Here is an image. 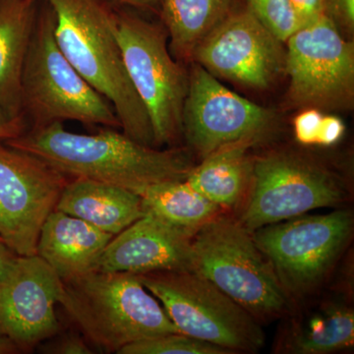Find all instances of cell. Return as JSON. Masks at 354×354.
I'll return each instance as SVG.
<instances>
[{
  "label": "cell",
  "instance_id": "26",
  "mask_svg": "<svg viewBox=\"0 0 354 354\" xmlns=\"http://www.w3.org/2000/svg\"><path fill=\"white\" fill-rule=\"evenodd\" d=\"M324 14L342 32L353 34L354 30V0H323Z\"/></svg>",
  "mask_w": 354,
  "mask_h": 354
},
{
  "label": "cell",
  "instance_id": "16",
  "mask_svg": "<svg viewBox=\"0 0 354 354\" xmlns=\"http://www.w3.org/2000/svg\"><path fill=\"white\" fill-rule=\"evenodd\" d=\"M113 236L87 221L55 209L41 227L37 255L62 281H70L97 271L102 253Z\"/></svg>",
  "mask_w": 354,
  "mask_h": 354
},
{
  "label": "cell",
  "instance_id": "23",
  "mask_svg": "<svg viewBox=\"0 0 354 354\" xmlns=\"http://www.w3.org/2000/svg\"><path fill=\"white\" fill-rule=\"evenodd\" d=\"M120 354H232L227 349L195 339L181 333H172L144 339L124 346Z\"/></svg>",
  "mask_w": 354,
  "mask_h": 354
},
{
  "label": "cell",
  "instance_id": "31",
  "mask_svg": "<svg viewBox=\"0 0 354 354\" xmlns=\"http://www.w3.org/2000/svg\"><path fill=\"white\" fill-rule=\"evenodd\" d=\"M17 257V254L0 239V283L8 276Z\"/></svg>",
  "mask_w": 354,
  "mask_h": 354
},
{
  "label": "cell",
  "instance_id": "18",
  "mask_svg": "<svg viewBox=\"0 0 354 354\" xmlns=\"http://www.w3.org/2000/svg\"><path fill=\"white\" fill-rule=\"evenodd\" d=\"M39 0H0V106L11 118H24L21 79Z\"/></svg>",
  "mask_w": 354,
  "mask_h": 354
},
{
  "label": "cell",
  "instance_id": "3",
  "mask_svg": "<svg viewBox=\"0 0 354 354\" xmlns=\"http://www.w3.org/2000/svg\"><path fill=\"white\" fill-rule=\"evenodd\" d=\"M62 283L58 304L86 339L108 353L179 333L136 274L95 271Z\"/></svg>",
  "mask_w": 354,
  "mask_h": 354
},
{
  "label": "cell",
  "instance_id": "11",
  "mask_svg": "<svg viewBox=\"0 0 354 354\" xmlns=\"http://www.w3.org/2000/svg\"><path fill=\"white\" fill-rule=\"evenodd\" d=\"M70 179L36 156L0 144V239L18 256L37 255L41 227Z\"/></svg>",
  "mask_w": 354,
  "mask_h": 354
},
{
  "label": "cell",
  "instance_id": "7",
  "mask_svg": "<svg viewBox=\"0 0 354 354\" xmlns=\"http://www.w3.org/2000/svg\"><path fill=\"white\" fill-rule=\"evenodd\" d=\"M118 36L133 87L145 106L156 148L183 136L188 73L171 55L164 25L118 8Z\"/></svg>",
  "mask_w": 354,
  "mask_h": 354
},
{
  "label": "cell",
  "instance_id": "20",
  "mask_svg": "<svg viewBox=\"0 0 354 354\" xmlns=\"http://www.w3.org/2000/svg\"><path fill=\"white\" fill-rule=\"evenodd\" d=\"M253 145L241 142L218 149L192 167L186 183L221 209L234 208L250 185L253 160L248 150Z\"/></svg>",
  "mask_w": 354,
  "mask_h": 354
},
{
  "label": "cell",
  "instance_id": "28",
  "mask_svg": "<svg viewBox=\"0 0 354 354\" xmlns=\"http://www.w3.org/2000/svg\"><path fill=\"white\" fill-rule=\"evenodd\" d=\"M344 122L337 116H323L319 130L317 145L332 146L339 141L344 134Z\"/></svg>",
  "mask_w": 354,
  "mask_h": 354
},
{
  "label": "cell",
  "instance_id": "2",
  "mask_svg": "<svg viewBox=\"0 0 354 354\" xmlns=\"http://www.w3.org/2000/svg\"><path fill=\"white\" fill-rule=\"evenodd\" d=\"M55 12V38L77 71L111 102L122 132L153 147L152 125L133 87L118 36L114 0H44Z\"/></svg>",
  "mask_w": 354,
  "mask_h": 354
},
{
  "label": "cell",
  "instance_id": "27",
  "mask_svg": "<svg viewBox=\"0 0 354 354\" xmlns=\"http://www.w3.org/2000/svg\"><path fill=\"white\" fill-rule=\"evenodd\" d=\"M48 353L57 354H92L94 353L80 335L66 334L51 344Z\"/></svg>",
  "mask_w": 354,
  "mask_h": 354
},
{
  "label": "cell",
  "instance_id": "30",
  "mask_svg": "<svg viewBox=\"0 0 354 354\" xmlns=\"http://www.w3.org/2000/svg\"><path fill=\"white\" fill-rule=\"evenodd\" d=\"M24 118H11L0 106V140L15 138L27 130Z\"/></svg>",
  "mask_w": 354,
  "mask_h": 354
},
{
  "label": "cell",
  "instance_id": "10",
  "mask_svg": "<svg viewBox=\"0 0 354 354\" xmlns=\"http://www.w3.org/2000/svg\"><path fill=\"white\" fill-rule=\"evenodd\" d=\"M288 99L304 109L351 108L354 97L353 44L324 14L286 39Z\"/></svg>",
  "mask_w": 354,
  "mask_h": 354
},
{
  "label": "cell",
  "instance_id": "15",
  "mask_svg": "<svg viewBox=\"0 0 354 354\" xmlns=\"http://www.w3.org/2000/svg\"><path fill=\"white\" fill-rule=\"evenodd\" d=\"M192 239L155 216L144 215L114 235L102 253L97 271H194Z\"/></svg>",
  "mask_w": 354,
  "mask_h": 354
},
{
  "label": "cell",
  "instance_id": "9",
  "mask_svg": "<svg viewBox=\"0 0 354 354\" xmlns=\"http://www.w3.org/2000/svg\"><path fill=\"white\" fill-rule=\"evenodd\" d=\"M348 195L342 179L322 165L297 153H268L253 160L249 196L237 221L253 232L312 209L339 207Z\"/></svg>",
  "mask_w": 354,
  "mask_h": 354
},
{
  "label": "cell",
  "instance_id": "33",
  "mask_svg": "<svg viewBox=\"0 0 354 354\" xmlns=\"http://www.w3.org/2000/svg\"><path fill=\"white\" fill-rule=\"evenodd\" d=\"M19 348L6 335L0 334V354L15 353Z\"/></svg>",
  "mask_w": 354,
  "mask_h": 354
},
{
  "label": "cell",
  "instance_id": "14",
  "mask_svg": "<svg viewBox=\"0 0 354 354\" xmlns=\"http://www.w3.org/2000/svg\"><path fill=\"white\" fill-rule=\"evenodd\" d=\"M62 281L38 255L18 256L0 283V334L19 348H34L59 330L55 314Z\"/></svg>",
  "mask_w": 354,
  "mask_h": 354
},
{
  "label": "cell",
  "instance_id": "12",
  "mask_svg": "<svg viewBox=\"0 0 354 354\" xmlns=\"http://www.w3.org/2000/svg\"><path fill=\"white\" fill-rule=\"evenodd\" d=\"M270 109L228 90L201 65L193 64L183 113V135L202 158L241 142L255 144L271 129Z\"/></svg>",
  "mask_w": 354,
  "mask_h": 354
},
{
  "label": "cell",
  "instance_id": "22",
  "mask_svg": "<svg viewBox=\"0 0 354 354\" xmlns=\"http://www.w3.org/2000/svg\"><path fill=\"white\" fill-rule=\"evenodd\" d=\"M140 196L144 215L155 216L191 236L223 212L185 180L155 184Z\"/></svg>",
  "mask_w": 354,
  "mask_h": 354
},
{
  "label": "cell",
  "instance_id": "5",
  "mask_svg": "<svg viewBox=\"0 0 354 354\" xmlns=\"http://www.w3.org/2000/svg\"><path fill=\"white\" fill-rule=\"evenodd\" d=\"M194 271L208 279L258 321L279 318L290 297L279 283L252 232L220 214L192 239Z\"/></svg>",
  "mask_w": 354,
  "mask_h": 354
},
{
  "label": "cell",
  "instance_id": "32",
  "mask_svg": "<svg viewBox=\"0 0 354 354\" xmlns=\"http://www.w3.org/2000/svg\"><path fill=\"white\" fill-rule=\"evenodd\" d=\"M121 6L160 14V0H114Z\"/></svg>",
  "mask_w": 354,
  "mask_h": 354
},
{
  "label": "cell",
  "instance_id": "17",
  "mask_svg": "<svg viewBox=\"0 0 354 354\" xmlns=\"http://www.w3.org/2000/svg\"><path fill=\"white\" fill-rule=\"evenodd\" d=\"M55 209L113 235L120 234L144 216L139 194L88 178L70 179Z\"/></svg>",
  "mask_w": 354,
  "mask_h": 354
},
{
  "label": "cell",
  "instance_id": "13",
  "mask_svg": "<svg viewBox=\"0 0 354 354\" xmlns=\"http://www.w3.org/2000/svg\"><path fill=\"white\" fill-rule=\"evenodd\" d=\"M283 44L248 7L234 6L197 44L191 60L216 78L265 90L285 73Z\"/></svg>",
  "mask_w": 354,
  "mask_h": 354
},
{
  "label": "cell",
  "instance_id": "4",
  "mask_svg": "<svg viewBox=\"0 0 354 354\" xmlns=\"http://www.w3.org/2000/svg\"><path fill=\"white\" fill-rule=\"evenodd\" d=\"M55 12L39 0L21 79V104L31 127L76 121L120 128L113 104L79 73L55 41Z\"/></svg>",
  "mask_w": 354,
  "mask_h": 354
},
{
  "label": "cell",
  "instance_id": "8",
  "mask_svg": "<svg viewBox=\"0 0 354 354\" xmlns=\"http://www.w3.org/2000/svg\"><path fill=\"white\" fill-rule=\"evenodd\" d=\"M353 234V214L299 216L252 232L288 297H304L319 288Z\"/></svg>",
  "mask_w": 354,
  "mask_h": 354
},
{
  "label": "cell",
  "instance_id": "29",
  "mask_svg": "<svg viewBox=\"0 0 354 354\" xmlns=\"http://www.w3.org/2000/svg\"><path fill=\"white\" fill-rule=\"evenodd\" d=\"M300 27L324 15L323 0H290Z\"/></svg>",
  "mask_w": 354,
  "mask_h": 354
},
{
  "label": "cell",
  "instance_id": "19",
  "mask_svg": "<svg viewBox=\"0 0 354 354\" xmlns=\"http://www.w3.org/2000/svg\"><path fill=\"white\" fill-rule=\"evenodd\" d=\"M353 310L332 301L286 326L279 349L285 353L330 354L353 348Z\"/></svg>",
  "mask_w": 354,
  "mask_h": 354
},
{
  "label": "cell",
  "instance_id": "6",
  "mask_svg": "<svg viewBox=\"0 0 354 354\" xmlns=\"http://www.w3.org/2000/svg\"><path fill=\"white\" fill-rule=\"evenodd\" d=\"M181 334L227 349L256 353L265 344L259 321L195 271L136 274Z\"/></svg>",
  "mask_w": 354,
  "mask_h": 354
},
{
  "label": "cell",
  "instance_id": "21",
  "mask_svg": "<svg viewBox=\"0 0 354 354\" xmlns=\"http://www.w3.org/2000/svg\"><path fill=\"white\" fill-rule=\"evenodd\" d=\"M235 0H160V15L176 59H191L197 44L234 6Z\"/></svg>",
  "mask_w": 354,
  "mask_h": 354
},
{
  "label": "cell",
  "instance_id": "1",
  "mask_svg": "<svg viewBox=\"0 0 354 354\" xmlns=\"http://www.w3.org/2000/svg\"><path fill=\"white\" fill-rule=\"evenodd\" d=\"M114 129L79 134L55 122L30 128L4 143L36 156L69 178L113 184L139 195L155 184L185 180L192 165L183 151L143 145Z\"/></svg>",
  "mask_w": 354,
  "mask_h": 354
},
{
  "label": "cell",
  "instance_id": "24",
  "mask_svg": "<svg viewBox=\"0 0 354 354\" xmlns=\"http://www.w3.org/2000/svg\"><path fill=\"white\" fill-rule=\"evenodd\" d=\"M245 6L283 43L300 28L290 0H245Z\"/></svg>",
  "mask_w": 354,
  "mask_h": 354
},
{
  "label": "cell",
  "instance_id": "25",
  "mask_svg": "<svg viewBox=\"0 0 354 354\" xmlns=\"http://www.w3.org/2000/svg\"><path fill=\"white\" fill-rule=\"evenodd\" d=\"M323 115L316 109H305L295 120V138L304 145H317Z\"/></svg>",
  "mask_w": 354,
  "mask_h": 354
}]
</instances>
